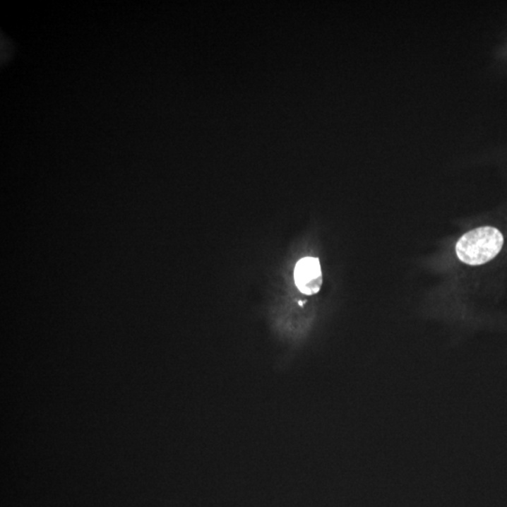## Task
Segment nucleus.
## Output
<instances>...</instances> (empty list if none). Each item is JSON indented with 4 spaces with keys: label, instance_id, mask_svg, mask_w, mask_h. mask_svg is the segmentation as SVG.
<instances>
[{
    "label": "nucleus",
    "instance_id": "nucleus-1",
    "mask_svg": "<svg viewBox=\"0 0 507 507\" xmlns=\"http://www.w3.org/2000/svg\"><path fill=\"white\" fill-rule=\"evenodd\" d=\"M503 236L494 227H481L467 232L458 241V258L471 266H479L492 261L503 249Z\"/></svg>",
    "mask_w": 507,
    "mask_h": 507
},
{
    "label": "nucleus",
    "instance_id": "nucleus-2",
    "mask_svg": "<svg viewBox=\"0 0 507 507\" xmlns=\"http://www.w3.org/2000/svg\"><path fill=\"white\" fill-rule=\"evenodd\" d=\"M296 286L304 294L313 295L320 292L323 286V272L320 261L316 258H302L294 270Z\"/></svg>",
    "mask_w": 507,
    "mask_h": 507
}]
</instances>
